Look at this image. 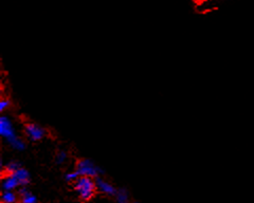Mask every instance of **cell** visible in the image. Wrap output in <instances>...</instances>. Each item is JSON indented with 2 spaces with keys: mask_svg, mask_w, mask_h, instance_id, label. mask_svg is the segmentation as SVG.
<instances>
[{
  "mask_svg": "<svg viewBox=\"0 0 254 203\" xmlns=\"http://www.w3.org/2000/svg\"><path fill=\"white\" fill-rule=\"evenodd\" d=\"M0 135L14 150L23 151L26 148V144L22 139L16 135L12 121L5 115L0 118Z\"/></svg>",
  "mask_w": 254,
  "mask_h": 203,
  "instance_id": "obj_1",
  "label": "cell"
},
{
  "mask_svg": "<svg viewBox=\"0 0 254 203\" xmlns=\"http://www.w3.org/2000/svg\"><path fill=\"white\" fill-rule=\"evenodd\" d=\"M74 190L82 200L89 201L94 196L95 191H97L95 179L89 177H79L74 182Z\"/></svg>",
  "mask_w": 254,
  "mask_h": 203,
  "instance_id": "obj_2",
  "label": "cell"
},
{
  "mask_svg": "<svg viewBox=\"0 0 254 203\" xmlns=\"http://www.w3.org/2000/svg\"><path fill=\"white\" fill-rule=\"evenodd\" d=\"M75 170L79 177H89L93 179L99 178L100 174H102V169L89 159L79 160L76 163Z\"/></svg>",
  "mask_w": 254,
  "mask_h": 203,
  "instance_id": "obj_3",
  "label": "cell"
},
{
  "mask_svg": "<svg viewBox=\"0 0 254 203\" xmlns=\"http://www.w3.org/2000/svg\"><path fill=\"white\" fill-rule=\"evenodd\" d=\"M27 137L33 142L41 141L46 136V130L36 123H28L25 126Z\"/></svg>",
  "mask_w": 254,
  "mask_h": 203,
  "instance_id": "obj_4",
  "label": "cell"
},
{
  "mask_svg": "<svg viewBox=\"0 0 254 203\" xmlns=\"http://www.w3.org/2000/svg\"><path fill=\"white\" fill-rule=\"evenodd\" d=\"M1 186L4 192H14V190L19 189L20 184L13 174H4Z\"/></svg>",
  "mask_w": 254,
  "mask_h": 203,
  "instance_id": "obj_5",
  "label": "cell"
},
{
  "mask_svg": "<svg viewBox=\"0 0 254 203\" xmlns=\"http://www.w3.org/2000/svg\"><path fill=\"white\" fill-rule=\"evenodd\" d=\"M95 184H97V190L100 191L101 193L108 195V196H115L117 190L115 189V186L113 184H110L107 182L104 179L99 177L95 179Z\"/></svg>",
  "mask_w": 254,
  "mask_h": 203,
  "instance_id": "obj_6",
  "label": "cell"
},
{
  "mask_svg": "<svg viewBox=\"0 0 254 203\" xmlns=\"http://www.w3.org/2000/svg\"><path fill=\"white\" fill-rule=\"evenodd\" d=\"M16 179H17L19 184H20V187L21 186H27L29 183H30V180H31V176H30V173L26 169V168H19L17 171H15V173L13 174Z\"/></svg>",
  "mask_w": 254,
  "mask_h": 203,
  "instance_id": "obj_7",
  "label": "cell"
},
{
  "mask_svg": "<svg viewBox=\"0 0 254 203\" xmlns=\"http://www.w3.org/2000/svg\"><path fill=\"white\" fill-rule=\"evenodd\" d=\"M115 197L117 203H129V194L126 189L117 190Z\"/></svg>",
  "mask_w": 254,
  "mask_h": 203,
  "instance_id": "obj_8",
  "label": "cell"
},
{
  "mask_svg": "<svg viewBox=\"0 0 254 203\" xmlns=\"http://www.w3.org/2000/svg\"><path fill=\"white\" fill-rule=\"evenodd\" d=\"M19 168H21L20 163L17 161H10L4 165V173L5 174H14L15 171H17Z\"/></svg>",
  "mask_w": 254,
  "mask_h": 203,
  "instance_id": "obj_9",
  "label": "cell"
},
{
  "mask_svg": "<svg viewBox=\"0 0 254 203\" xmlns=\"http://www.w3.org/2000/svg\"><path fill=\"white\" fill-rule=\"evenodd\" d=\"M17 200L16 194L14 192H2L1 195V201L2 203H15Z\"/></svg>",
  "mask_w": 254,
  "mask_h": 203,
  "instance_id": "obj_10",
  "label": "cell"
},
{
  "mask_svg": "<svg viewBox=\"0 0 254 203\" xmlns=\"http://www.w3.org/2000/svg\"><path fill=\"white\" fill-rule=\"evenodd\" d=\"M20 203H37V198L34 196L33 194L28 192L27 194L23 195V196H21Z\"/></svg>",
  "mask_w": 254,
  "mask_h": 203,
  "instance_id": "obj_11",
  "label": "cell"
},
{
  "mask_svg": "<svg viewBox=\"0 0 254 203\" xmlns=\"http://www.w3.org/2000/svg\"><path fill=\"white\" fill-rule=\"evenodd\" d=\"M78 178H79V176H78V174L76 173L75 169L72 170V171H69V173H67V174L65 175L66 181H69V182H75Z\"/></svg>",
  "mask_w": 254,
  "mask_h": 203,
  "instance_id": "obj_12",
  "label": "cell"
},
{
  "mask_svg": "<svg viewBox=\"0 0 254 203\" xmlns=\"http://www.w3.org/2000/svg\"><path fill=\"white\" fill-rule=\"evenodd\" d=\"M67 153L65 152H59L58 153H57V155H55V162H57L58 164H63V163H65L66 162V160H67Z\"/></svg>",
  "mask_w": 254,
  "mask_h": 203,
  "instance_id": "obj_13",
  "label": "cell"
},
{
  "mask_svg": "<svg viewBox=\"0 0 254 203\" xmlns=\"http://www.w3.org/2000/svg\"><path fill=\"white\" fill-rule=\"evenodd\" d=\"M10 101L7 99H2L0 101V111H4L5 109L10 106Z\"/></svg>",
  "mask_w": 254,
  "mask_h": 203,
  "instance_id": "obj_14",
  "label": "cell"
},
{
  "mask_svg": "<svg viewBox=\"0 0 254 203\" xmlns=\"http://www.w3.org/2000/svg\"><path fill=\"white\" fill-rule=\"evenodd\" d=\"M132 203H137V202H132Z\"/></svg>",
  "mask_w": 254,
  "mask_h": 203,
  "instance_id": "obj_15",
  "label": "cell"
}]
</instances>
